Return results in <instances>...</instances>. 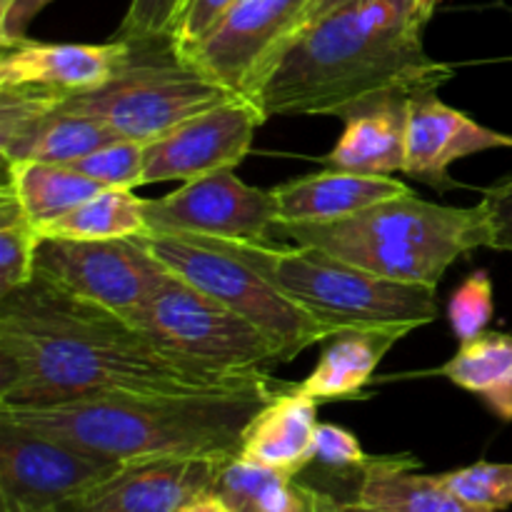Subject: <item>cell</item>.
<instances>
[{
	"instance_id": "obj_6",
	"label": "cell",
	"mask_w": 512,
	"mask_h": 512,
	"mask_svg": "<svg viewBox=\"0 0 512 512\" xmlns=\"http://www.w3.org/2000/svg\"><path fill=\"white\" fill-rule=\"evenodd\" d=\"M140 238L170 273L263 328L275 343H280L288 360L343 333L365 330L315 313L243 263L220 240L163 233H145Z\"/></svg>"
},
{
	"instance_id": "obj_1",
	"label": "cell",
	"mask_w": 512,
	"mask_h": 512,
	"mask_svg": "<svg viewBox=\"0 0 512 512\" xmlns=\"http://www.w3.org/2000/svg\"><path fill=\"white\" fill-rule=\"evenodd\" d=\"M253 378L215 373L160 348L130 320L35 273L0 298V408H45L125 393H203Z\"/></svg>"
},
{
	"instance_id": "obj_4",
	"label": "cell",
	"mask_w": 512,
	"mask_h": 512,
	"mask_svg": "<svg viewBox=\"0 0 512 512\" xmlns=\"http://www.w3.org/2000/svg\"><path fill=\"white\" fill-rule=\"evenodd\" d=\"M280 235L380 278L438 288L455 260L490 248V220L480 203L453 208L410 190L335 223L280 225Z\"/></svg>"
},
{
	"instance_id": "obj_40",
	"label": "cell",
	"mask_w": 512,
	"mask_h": 512,
	"mask_svg": "<svg viewBox=\"0 0 512 512\" xmlns=\"http://www.w3.org/2000/svg\"><path fill=\"white\" fill-rule=\"evenodd\" d=\"M338 512H383V510L368 508V505H360L358 500H353V503H340Z\"/></svg>"
},
{
	"instance_id": "obj_30",
	"label": "cell",
	"mask_w": 512,
	"mask_h": 512,
	"mask_svg": "<svg viewBox=\"0 0 512 512\" xmlns=\"http://www.w3.org/2000/svg\"><path fill=\"white\" fill-rule=\"evenodd\" d=\"M495 315L493 280L485 270L470 273L448 300V323L458 343L478 338L488 330Z\"/></svg>"
},
{
	"instance_id": "obj_39",
	"label": "cell",
	"mask_w": 512,
	"mask_h": 512,
	"mask_svg": "<svg viewBox=\"0 0 512 512\" xmlns=\"http://www.w3.org/2000/svg\"><path fill=\"white\" fill-rule=\"evenodd\" d=\"M440 3H443V0H418V13L420 18H423V23H428V20L433 18L435 10L440 8Z\"/></svg>"
},
{
	"instance_id": "obj_18",
	"label": "cell",
	"mask_w": 512,
	"mask_h": 512,
	"mask_svg": "<svg viewBox=\"0 0 512 512\" xmlns=\"http://www.w3.org/2000/svg\"><path fill=\"white\" fill-rule=\"evenodd\" d=\"M280 225H320L350 218L365 208L410 193L393 175H365L330 168L273 188Z\"/></svg>"
},
{
	"instance_id": "obj_9",
	"label": "cell",
	"mask_w": 512,
	"mask_h": 512,
	"mask_svg": "<svg viewBox=\"0 0 512 512\" xmlns=\"http://www.w3.org/2000/svg\"><path fill=\"white\" fill-rule=\"evenodd\" d=\"M125 465L0 418L3 512H73Z\"/></svg>"
},
{
	"instance_id": "obj_22",
	"label": "cell",
	"mask_w": 512,
	"mask_h": 512,
	"mask_svg": "<svg viewBox=\"0 0 512 512\" xmlns=\"http://www.w3.org/2000/svg\"><path fill=\"white\" fill-rule=\"evenodd\" d=\"M415 468L418 460L403 455L370 458L355 500L383 512H490L450 493L438 475H420Z\"/></svg>"
},
{
	"instance_id": "obj_8",
	"label": "cell",
	"mask_w": 512,
	"mask_h": 512,
	"mask_svg": "<svg viewBox=\"0 0 512 512\" xmlns=\"http://www.w3.org/2000/svg\"><path fill=\"white\" fill-rule=\"evenodd\" d=\"M140 50L138 45L133 63L113 80L88 93L60 95V105L100 120L118 138L148 145L185 120L233 98L223 85L180 63L175 53L160 63L140 58Z\"/></svg>"
},
{
	"instance_id": "obj_5",
	"label": "cell",
	"mask_w": 512,
	"mask_h": 512,
	"mask_svg": "<svg viewBox=\"0 0 512 512\" xmlns=\"http://www.w3.org/2000/svg\"><path fill=\"white\" fill-rule=\"evenodd\" d=\"M243 263L315 313L355 328H420L438 318V288L398 283L313 245L223 240Z\"/></svg>"
},
{
	"instance_id": "obj_2",
	"label": "cell",
	"mask_w": 512,
	"mask_h": 512,
	"mask_svg": "<svg viewBox=\"0 0 512 512\" xmlns=\"http://www.w3.org/2000/svg\"><path fill=\"white\" fill-rule=\"evenodd\" d=\"M418 0H350L300 30L255 95L265 118L330 115L430 93L455 68L425 50Z\"/></svg>"
},
{
	"instance_id": "obj_19",
	"label": "cell",
	"mask_w": 512,
	"mask_h": 512,
	"mask_svg": "<svg viewBox=\"0 0 512 512\" xmlns=\"http://www.w3.org/2000/svg\"><path fill=\"white\" fill-rule=\"evenodd\" d=\"M318 400L298 388H280L250 420L238 458L298 475L313 463Z\"/></svg>"
},
{
	"instance_id": "obj_14",
	"label": "cell",
	"mask_w": 512,
	"mask_h": 512,
	"mask_svg": "<svg viewBox=\"0 0 512 512\" xmlns=\"http://www.w3.org/2000/svg\"><path fill=\"white\" fill-rule=\"evenodd\" d=\"M118 140L100 120L60 105V95L0 85V155L5 165L38 160L68 165Z\"/></svg>"
},
{
	"instance_id": "obj_13",
	"label": "cell",
	"mask_w": 512,
	"mask_h": 512,
	"mask_svg": "<svg viewBox=\"0 0 512 512\" xmlns=\"http://www.w3.org/2000/svg\"><path fill=\"white\" fill-rule=\"evenodd\" d=\"M265 120L253 100L233 95L145 145L143 183H188L218 170H235L248 158L255 130Z\"/></svg>"
},
{
	"instance_id": "obj_26",
	"label": "cell",
	"mask_w": 512,
	"mask_h": 512,
	"mask_svg": "<svg viewBox=\"0 0 512 512\" xmlns=\"http://www.w3.org/2000/svg\"><path fill=\"white\" fill-rule=\"evenodd\" d=\"M295 490V475L248 463L238 455L225 460L213 485V495L230 512H280L293 503Z\"/></svg>"
},
{
	"instance_id": "obj_20",
	"label": "cell",
	"mask_w": 512,
	"mask_h": 512,
	"mask_svg": "<svg viewBox=\"0 0 512 512\" xmlns=\"http://www.w3.org/2000/svg\"><path fill=\"white\" fill-rule=\"evenodd\" d=\"M408 103V95H388L353 110L323 163L365 175L405 173Z\"/></svg>"
},
{
	"instance_id": "obj_32",
	"label": "cell",
	"mask_w": 512,
	"mask_h": 512,
	"mask_svg": "<svg viewBox=\"0 0 512 512\" xmlns=\"http://www.w3.org/2000/svg\"><path fill=\"white\" fill-rule=\"evenodd\" d=\"M313 460H318V463L325 465L328 470H335V473L360 475H363V470L368 468L370 463V458L365 455L358 438H355L350 430L333 423H318V430H315Z\"/></svg>"
},
{
	"instance_id": "obj_15",
	"label": "cell",
	"mask_w": 512,
	"mask_h": 512,
	"mask_svg": "<svg viewBox=\"0 0 512 512\" xmlns=\"http://www.w3.org/2000/svg\"><path fill=\"white\" fill-rule=\"evenodd\" d=\"M138 55V45L113 38L110 43H40L23 38L0 53L3 88H38L55 95L88 93L123 73Z\"/></svg>"
},
{
	"instance_id": "obj_35",
	"label": "cell",
	"mask_w": 512,
	"mask_h": 512,
	"mask_svg": "<svg viewBox=\"0 0 512 512\" xmlns=\"http://www.w3.org/2000/svg\"><path fill=\"white\" fill-rule=\"evenodd\" d=\"M53 0H0V48L28 38V28Z\"/></svg>"
},
{
	"instance_id": "obj_16",
	"label": "cell",
	"mask_w": 512,
	"mask_h": 512,
	"mask_svg": "<svg viewBox=\"0 0 512 512\" xmlns=\"http://www.w3.org/2000/svg\"><path fill=\"white\" fill-rule=\"evenodd\" d=\"M512 148V135L485 128L463 110L443 103L438 90L413 95L408 103L405 175L435 190L455 188L450 165L485 150Z\"/></svg>"
},
{
	"instance_id": "obj_38",
	"label": "cell",
	"mask_w": 512,
	"mask_h": 512,
	"mask_svg": "<svg viewBox=\"0 0 512 512\" xmlns=\"http://www.w3.org/2000/svg\"><path fill=\"white\" fill-rule=\"evenodd\" d=\"M180 512H230V510L225 508V503L218 498V495L208 493V495H203V498L193 500L190 505H185Z\"/></svg>"
},
{
	"instance_id": "obj_25",
	"label": "cell",
	"mask_w": 512,
	"mask_h": 512,
	"mask_svg": "<svg viewBox=\"0 0 512 512\" xmlns=\"http://www.w3.org/2000/svg\"><path fill=\"white\" fill-rule=\"evenodd\" d=\"M148 233L145 223V198L133 190L105 188L70 213L43 228L45 238L73 240H115L138 238Z\"/></svg>"
},
{
	"instance_id": "obj_34",
	"label": "cell",
	"mask_w": 512,
	"mask_h": 512,
	"mask_svg": "<svg viewBox=\"0 0 512 512\" xmlns=\"http://www.w3.org/2000/svg\"><path fill=\"white\" fill-rule=\"evenodd\" d=\"M480 205L490 220V250L512 253V175L488 185Z\"/></svg>"
},
{
	"instance_id": "obj_24",
	"label": "cell",
	"mask_w": 512,
	"mask_h": 512,
	"mask_svg": "<svg viewBox=\"0 0 512 512\" xmlns=\"http://www.w3.org/2000/svg\"><path fill=\"white\" fill-rule=\"evenodd\" d=\"M5 180L13 185L23 208L40 228L105 190L103 185L70 165L38 163V160L5 165Z\"/></svg>"
},
{
	"instance_id": "obj_33",
	"label": "cell",
	"mask_w": 512,
	"mask_h": 512,
	"mask_svg": "<svg viewBox=\"0 0 512 512\" xmlns=\"http://www.w3.org/2000/svg\"><path fill=\"white\" fill-rule=\"evenodd\" d=\"M235 3L238 0H188L178 20V28H175L173 38H170L173 53H180V50L203 40L230 13Z\"/></svg>"
},
{
	"instance_id": "obj_23",
	"label": "cell",
	"mask_w": 512,
	"mask_h": 512,
	"mask_svg": "<svg viewBox=\"0 0 512 512\" xmlns=\"http://www.w3.org/2000/svg\"><path fill=\"white\" fill-rule=\"evenodd\" d=\"M440 375L478 395L500 420L512 423V335L485 330L478 338L460 343Z\"/></svg>"
},
{
	"instance_id": "obj_37",
	"label": "cell",
	"mask_w": 512,
	"mask_h": 512,
	"mask_svg": "<svg viewBox=\"0 0 512 512\" xmlns=\"http://www.w3.org/2000/svg\"><path fill=\"white\" fill-rule=\"evenodd\" d=\"M345 3H350V0H310L308 10H305V15H303V23H300V28H298V33L303 28H308V25H313L315 20L323 18V15H328L330 10L340 8V5H345ZM298 33H295V35H298Z\"/></svg>"
},
{
	"instance_id": "obj_17",
	"label": "cell",
	"mask_w": 512,
	"mask_h": 512,
	"mask_svg": "<svg viewBox=\"0 0 512 512\" xmlns=\"http://www.w3.org/2000/svg\"><path fill=\"white\" fill-rule=\"evenodd\" d=\"M225 460L160 458L128 463L108 483L85 495L73 512H180L213 493Z\"/></svg>"
},
{
	"instance_id": "obj_7",
	"label": "cell",
	"mask_w": 512,
	"mask_h": 512,
	"mask_svg": "<svg viewBox=\"0 0 512 512\" xmlns=\"http://www.w3.org/2000/svg\"><path fill=\"white\" fill-rule=\"evenodd\" d=\"M153 343L215 373L253 378L288 363L263 328L170 273L133 320Z\"/></svg>"
},
{
	"instance_id": "obj_28",
	"label": "cell",
	"mask_w": 512,
	"mask_h": 512,
	"mask_svg": "<svg viewBox=\"0 0 512 512\" xmlns=\"http://www.w3.org/2000/svg\"><path fill=\"white\" fill-rule=\"evenodd\" d=\"M440 483L480 510L500 512L512 505V465L510 463H473L468 468L438 475Z\"/></svg>"
},
{
	"instance_id": "obj_29",
	"label": "cell",
	"mask_w": 512,
	"mask_h": 512,
	"mask_svg": "<svg viewBox=\"0 0 512 512\" xmlns=\"http://www.w3.org/2000/svg\"><path fill=\"white\" fill-rule=\"evenodd\" d=\"M68 165L88 175L90 180L100 183L103 188L135 190L145 185V143L118 138Z\"/></svg>"
},
{
	"instance_id": "obj_11",
	"label": "cell",
	"mask_w": 512,
	"mask_h": 512,
	"mask_svg": "<svg viewBox=\"0 0 512 512\" xmlns=\"http://www.w3.org/2000/svg\"><path fill=\"white\" fill-rule=\"evenodd\" d=\"M38 273L133 323L170 270L138 235L115 240L45 238L38 253Z\"/></svg>"
},
{
	"instance_id": "obj_36",
	"label": "cell",
	"mask_w": 512,
	"mask_h": 512,
	"mask_svg": "<svg viewBox=\"0 0 512 512\" xmlns=\"http://www.w3.org/2000/svg\"><path fill=\"white\" fill-rule=\"evenodd\" d=\"M338 505L340 503H335L328 495L318 493V490L308 488V485H298L293 503L280 512H338Z\"/></svg>"
},
{
	"instance_id": "obj_31",
	"label": "cell",
	"mask_w": 512,
	"mask_h": 512,
	"mask_svg": "<svg viewBox=\"0 0 512 512\" xmlns=\"http://www.w3.org/2000/svg\"><path fill=\"white\" fill-rule=\"evenodd\" d=\"M188 0H130L115 38L130 45L170 43Z\"/></svg>"
},
{
	"instance_id": "obj_27",
	"label": "cell",
	"mask_w": 512,
	"mask_h": 512,
	"mask_svg": "<svg viewBox=\"0 0 512 512\" xmlns=\"http://www.w3.org/2000/svg\"><path fill=\"white\" fill-rule=\"evenodd\" d=\"M43 228L35 223L5 180L0 188V298L23 288L38 273Z\"/></svg>"
},
{
	"instance_id": "obj_3",
	"label": "cell",
	"mask_w": 512,
	"mask_h": 512,
	"mask_svg": "<svg viewBox=\"0 0 512 512\" xmlns=\"http://www.w3.org/2000/svg\"><path fill=\"white\" fill-rule=\"evenodd\" d=\"M280 388L260 378L203 393H125L45 408H0V418L118 463L225 460L238 455L250 420Z\"/></svg>"
},
{
	"instance_id": "obj_21",
	"label": "cell",
	"mask_w": 512,
	"mask_h": 512,
	"mask_svg": "<svg viewBox=\"0 0 512 512\" xmlns=\"http://www.w3.org/2000/svg\"><path fill=\"white\" fill-rule=\"evenodd\" d=\"M408 333H413V330L365 328L328 340V348L323 350L315 368L298 385V390H303L318 403L355 398L373 380L385 353Z\"/></svg>"
},
{
	"instance_id": "obj_10",
	"label": "cell",
	"mask_w": 512,
	"mask_h": 512,
	"mask_svg": "<svg viewBox=\"0 0 512 512\" xmlns=\"http://www.w3.org/2000/svg\"><path fill=\"white\" fill-rule=\"evenodd\" d=\"M308 5L310 0H238L203 40L175 58L255 103L263 80L298 33Z\"/></svg>"
},
{
	"instance_id": "obj_12",
	"label": "cell",
	"mask_w": 512,
	"mask_h": 512,
	"mask_svg": "<svg viewBox=\"0 0 512 512\" xmlns=\"http://www.w3.org/2000/svg\"><path fill=\"white\" fill-rule=\"evenodd\" d=\"M148 233L273 243L280 238V210L273 188L243 183L235 170H218L180 183L163 198H145Z\"/></svg>"
}]
</instances>
